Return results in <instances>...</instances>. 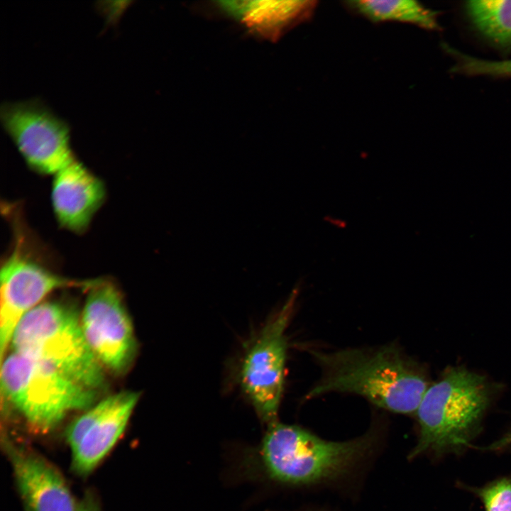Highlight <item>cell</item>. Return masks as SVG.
I'll list each match as a JSON object with an SVG mask.
<instances>
[{
	"mask_svg": "<svg viewBox=\"0 0 511 511\" xmlns=\"http://www.w3.org/2000/svg\"><path fill=\"white\" fill-rule=\"evenodd\" d=\"M136 392L123 391L94 405L66 429L72 451V471L89 475L112 449L128 424L139 399Z\"/></svg>",
	"mask_w": 511,
	"mask_h": 511,
	"instance_id": "obj_10",
	"label": "cell"
},
{
	"mask_svg": "<svg viewBox=\"0 0 511 511\" xmlns=\"http://www.w3.org/2000/svg\"><path fill=\"white\" fill-rule=\"evenodd\" d=\"M485 511H511V480L502 478L478 489Z\"/></svg>",
	"mask_w": 511,
	"mask_h": 511,
	"instance_id": "obj_17",
	"label": "cell"
},
{
	"mask_svg": "<svg viewBox=\"0 0 511 511\" xmlns=\"http://www.w3.org/2000/svg\"><path fill=\"white\" fill-rule=\"evenodd\" d=\"M499 387L462 366H449L428 387L415 413L419 428L410 456L460 451L479 432Z\"/></svg>",
	"mask_w": 511,
	"mask_h": 511,
	"instance_id": "obj_2",
	"label": "cell"
},
{
	"mask_svg": "<svg viewBox=\"0 0 511 511\" xmlns=\"http://www.w3.org/2000/svg\"><path fill=\"white\" fill-rule=\"evenodd\" d=\"M369 439H322L295 425L268 424L260 448L261 464L273 480L308 484L341 475L363 454Z\"/></svg>",
	"mask_w": 511,
	"mask_h": 511,
	"instance_id": "obj_4",
	"label": "cell"
},
{
	"mask_svg": "<svg viewBox=\"0 0 511 511\" xmlns=\"http://www.w3.org/2000/svg\"><path fill=\"white\" fill-rule=\"evenodd\" d=\"M297 297L294 290L256 336L243 360L240 383L260 419L277 421L284 386L287 341L285 332Z\"/></svg>",
	"mask_w": 511,
	"mask_h": 511,
	"instance_id": "obj_7",
	"label": "cell"
},
{
	"mask_svg": "<svg viewBox=\"0 0 511 511\" xmlns=\"http://www.w3.org/2000/svg\"><path fill=\"white\" fill-rule=\"evenodd\" d=\"M465 8L479 33L496 45L511 48V1H469Z\"/></svg>",
	"mask_w": 511,
	"mask_h": 511,
	"instance_id": "obj_15",
	"label": "cell"
},
{
	"mask_svg": "<svg viewBox=\"0 0 511 511\" xmlns=\"http://www.w3.org/2000/svg\"><path fill=\"white\" fill-rule=\"evenodd\" d=\"M105 196L101 180L76 158L53 175V211L60 225L70 231H84Z\"/></svg>",
	"mask_w": 511,
	"mask_h": 511,
	"instance_id": "obj_12",
	"label": "cell"
},
{
	"mask_svg": "<svg viewBox=\"0 0 511 511\" xmlns=\"http://www.w3.org/2000/svg\"><path fill=\"white\" fill-rule=\"evenodd\" d=\"M76 511H101V509L95 496L87 493L78 502Z\"/></svg>",
	"mask_w": 511,
	"mask_h": 511,
	"instance_id": "obj_18",
	"label": "cell"
},
{
	"mask_svg": "<svg viewBox=\"0 0 511 511\" xmlns=\"http://www.w3.org/2000/svg\"><path fill=\"white\" fill-rule=\"evenodd\" d=\"M11 345L13 352L43 361L86 388H104L102 366L71 307L56 302L38 304L20 321Z\"/></svg>",
	"mask_w": 511,
	"mask_h": 511,
	"instance_id": "obj_3",
	"label": "cell"
},
{
	"mask_svg": "<svg viewBox=\"0 0 511 511\" xmlns=\"http://www.w3.org/2000/svg\"><path fill=\"white\" fill-rule=\"evenodd\" d=\"M505 439L507 444L511 446V428L506 432Z\"/></svg>",
	"mask_w": 511,
	"mask_h": 511,
	"instance_id": "obj_19",
	"label": "cell"
},
{
	"mask_svg": "<svg viewBox=\"0 0 511 511\" xmlns=\"http://www.w3.org/2000/svg\"><path fill=\"white\" fill-rule=\"evenodd\" d=\"M216 5L227 16L236 19L252 33L272 42L291 28L309 20L317 1H233Z\"/></svg>",
	"mask_w": 511,
	"mask_h": 511,
	"instance_id": "obj_13",
	"label": "cell"
},
{
	"mask_svg": "<svg viewBox=\"0 0 511 511\" xmlns=\"http://www.w3.org/2000/svg\"><path fill=\"white\" fill-rule=\"evenodd\" d=\"M311 352L322 375L307 398L331 392H350L386 410L412 414L430 385L426 370L395 346Z\"/></svg>",
	"mask_w": 511,
	"mask_h": 511,
	"instance_id": "obj_1",
	"label": "cell"
},
{
	"mask_svg": "<svg viewBox=\"0 0 511 511\" xmlns=\"http://www.w3.org/2000/svg\"><path fill=\"white\" fill-rule=\"evenodd\" d=\"M0 358L11 344L22 318L51 292L64 287L92 288L99 279L76 280L57 275L15 251L1 269Z\"/></svg>",
	"mask_w": 511,
	"mask_h": 511,
	"instance_id": "obj_9",
	"label": "cell"
},
{
	"mask_svg": "<svg viewBox=\"0 0 511 511\" xmlns=\"http://www.w3.org/2000/svg\"><path fill=\"white\" fill-rule=\"evenodd\" d=\"M4 447L26 511H76L65 478L45 458L5 439Z\"/></svg>",
	"mask_w": 511,
	"mask_h": 511,
	"instance_id": "obj_11",
	"label": "cell"
},
{
	"mask_svg": "<svg viewBox=\"0 0 511 511\" xmlns=\"http://www.w3.org/2000/svg\"><path fill=\"white\" fill-rule=\"evenodd\" d=\"M1 124L26 164L43 175H54L73 160L70 128L42 101L5 102Z\"/></svg>",
	"mask_w": 511,
	"mask_h": 511,
	"instance_id": "obj_6",
	"label": "cell"
},
{
	"mask_svg": "<svg viewBox=\"0 0 511 511\" xmlns=\"http://www.w3.org/2000/svg\"><path fill=\"white\" fill-rule=\"evenodd\" d=\"M449 51L456 59V64L452 67L454 72L471 75L511 77V60H486L462 54L451 48Z\"/></svg>",
	"mask_w": 511,
	"mask_h": 511,
	"instance_id": "obj_16",
	"label": "cell"
},
{
	"mask_svg": "<svg viewBox=\"0 0 511 511\" xmlns=\"http://www.w3.org/2000/svg\"><path fill=\"white\" fill-rule=\"evenodd\" d=\"M80 321L85 339L101 366L117 374L125 373L136 356V341L113 284L101 280L90 288Z\"/></svg>",
	"mask_w": 511,
	"mask_h": 511,
	"instance_id": "obj_8",
	"label": "cell"
},
{
	"mask_svg": "<svg viewBox=\"0 0 511 511\" xmlns=\"http://www.w3.org/2000/svg\"><path fill=\"white\" fill-rule=\"evenodd\" d=\"M351 11L373 23L395 21L424 29L439 28L437 12L410 0H361L345 1Z\"/></svg>",
	"mask_w": 511,
	"mask_h": 511,
	"instance_id": "obj_14",
	"label": "cell"
},
{
	"mask_svg": "<svg viewBox=\"0 0 511 511\" xmlns=\"http://www.w3.org/2000/svg\"><path fill=\"white\" fill-rule=\"evenodd\" d=\"M1 365L2 391L38 432L51 431L69 412L89 409L96 400V390L43 361L13 351Z\"/></svg>",
	"mask_w": 511,
	"mask_h": 511,
	"instance_id": "obj_5",
	"label": "cell"
}]
</instances>
